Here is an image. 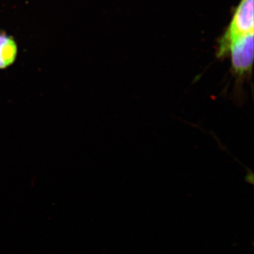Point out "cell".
Wrapping results in <instances>:
<instances>
[{
    "label": "cell",
    "mask_w": 254,
    "mask_h": 254,
    "mask_svg": "<svg viewBox=\"0 0 254 254\" xmlns=\"http://www.w3.org/2000/svg\"><path fill=\"white\" fill-rule=\"evenodd\" d=\"M254 0H241L230 25L219 42L217 56H226L227 48L234 40L254 33Z\"/></svg>",
    "instance_id": "obj_2"
},
{
    "label": "cell",
    "mask_w": 254,
    "mask_h": 254,
    "mask_svg": "<svg viewBox=\"0 0 254 254\" xmlns=\"http://www.w3.org/2000/svg\"><path fill=\"white\" fill-rule=\"evenodd\" d=\"M18 45L12 36L0 31V70L12 66L17 59Z\"/></svg>",
    "instance_id": "obj_3"
},
{
    "label": "cell",
    "mask_w": 254,
    "mask_h": 254,
    "mask_svg": "<svg viewBox=\"0 0 254 254\" xmlns=\"http://www.w3.org/2000/svg\"><path fill=\"white\" fill-rule=\"evenodd\" d=\"M254 33L239 37L230 43L227 50L231 58L232 71L236 78L237 92L245 79L252 76L254 63Z\"/></svg>",
    "instance_id": "obj_1"
}]
</instances>
